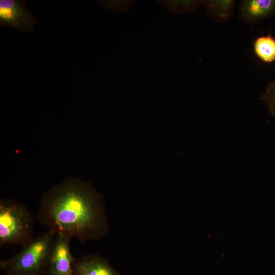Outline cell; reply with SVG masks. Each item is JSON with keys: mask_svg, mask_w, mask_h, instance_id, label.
Returning a JSON list of instances; mask_svg holds the SVG:
<instances>
[{"mask_svg": "<svg viewBox=\"0 0 275 275\" xmlns=\"http://www.w3.org/2000/svg\"><path fill=\"white\" fill-rule=\"evenodd\" d=\"M74 275H120L101 256L90 254L75 259Z\"/></svg>", "mask_w": 275, "mask_h": 275, "instance_id": "7", "label": "cell"}, {"mask_svg": "<svg viewBox=\"0 0 275 275\" xmlns=\"http://www.w3.org/2000/svg\"><path fill=\"white\" fill-rule=\"evenodd\" d=\"M235 3V0H204L203 5L210 19L223 23L232 18Z\"/></svg>", "mask_w": 275, "mask_h": 275, "instance_id": "8", "label": "cell"}, {"mask_svg": "<svg viewBox=\"0 0 275 275\" xmlns=\"http://www.w3.org/2000/svg\"><path fill=\"white\" fill-rule=\"evenodd\" d=\"M36 219L56 234L82 243L100 239L109 229L101 195L90 183L72 177L43 193Z\"/></svg>", "mask_w": 275, "mask_h": 275, "instance_id": "1", "label": "cell"}, {"mask_svg": "<svg viewBox=\"0 0 275 275\" xmlns=\"http://www.w3.org/2000/svg\"><path fill=\"white\" fill-rule=\"evenodd\" d=\"M204 0H157L156 3L169 12L182 15L187 12H195L203 5Z\"/></svg>", "mask_w": 275, "mask_h": 275, "instance_id": "10", "label": "cell"}, {"mask_svg": "<svg viewBox=\"0 0 275 275\" xmlns=\"http://www.w3.org/2000/svg\"><path fill=\"white\" fill-rule=\"evenodd\" d=\"M72 238L57 234L51 249L45 273L46 275H73L75 259L70 244Z\"/></svg>", "mask_w": 275, "mask_h": 275, "instance_id": "4", "label": "cell"}, {"mask_svg": "<svg viewBox=\"0 0 275 275\" xmlns=\"http://www.w3.org/2000/svg\"><path fill=\"white\" fill-rule=\"evenodd\" d=\"M275 15V0H242L238 8V18L253 25Z\"/></svg>", "mask_w": 275, "mask_h": 275, "instance_id": "6", "label": "cell"}, {"mask_svg": "<svg viewBox=\"0 0 275 275\" xmlns=\"http://www.w3.org/2000/svg\"><path fill=\"white\" fill-rule=\"evenodd\" d=\"M34 218L23 204L11 199L0 200V245L22 247L33 237Z\"/></svg>", "mask_w": 275, "mask_h": 275, "instance_id": "3", "label": "cell"}, {"mask_svg": "<svg viewBox=\"0 0 275 275\" xmlns=\"http://www.w3.org/2000/svg\"><path fill=\"white\" fill-rule=\"evenodd\" d=\"M57 234L47 230L34 237L17 254L1 260L5 275H43Z\"/></svg>", "mask_w": 275, "mask_h": 275, "instance_id": "2", "label": "cell"}, {"mask_svg": "<svg viewBox=\"0 0 275 275\" xmlns=\"http://www.w3.org/2000/svg\"><path fill=\"white\" fill-rule=\"evenodd\" d=\"M256 56L263 62L275 61V39L270 34L257 38L253 43Z\"/></svg>", "mask_w": 275, "mask_h": 275, "instance_id": "9", "label": "cell"}, {"mask_svg": "<svg viewBox=\"0 0 275 275\" xmlns=\"http://www.w3.org/2000/svg\"><path fill=\"white\" fill-rule=\"evenodd\" d=\"M260 99L266 106L269 114L275 118V79L268 83Z\"/></svg>", "mask_w": 275, "mask_h": 275, "instance_id": "12", "label": "cell"}, {"mask_svg": "<svg viewBox=\"0 0 275 275\" xmlns=\"http://www.w3.org/2000/svg\"><path fill=\"white\" fill-rule=\"evenodd\" d=\"M0 23L3 26L30 32L33 31L36 20L23 1L1 0Z\"/></svg>", "mask_w": 275, "mask_h": 275, "instance_id": "5", "label": "cell"}, {"mask_svg": "<svg viewBox=\"0 0 275 275\" xmlns=\"http://www.w3.org/2000/svg\"><path fill=\"white\" fill-rule=\"evenodd\" d=\"M105 10L113 13L129 11L134 3L132 0L97 1Z\"/></svg>", "mask_w": 275, "mask_h": 275, "instance_id": "11", "label": "cell"}]
</instances>
